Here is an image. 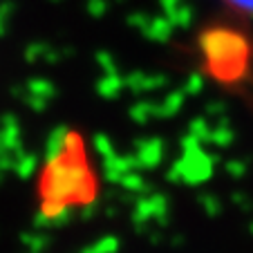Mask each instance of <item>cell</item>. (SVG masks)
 I'll return each instance as SVG.
<instances>
[{"label": "cell", "instance_id": "3957f363", "mask_svg": "<svg viewBox=\"0 0 253 253\" xmlns=\"http://www.w3.org/2000/svg\"><path fill=\"white\" fill-rule=\"evenodd\" d=\"M222 5L242 20H253V0H222Z\"/></svg>", "mask_w": 253, "mask_h": 253}, {"label": "cell", "instance_id": "6da1fadb", "mask_svg": "<svg viewBox=\"0 0 253 253\" xmlns=\"http://www.w3.org/2000/svg\"><path fill=\"white\" fill-rule=\"evenodd\" d=\"M197 65L213 83L229 92L253 96V39L231 20H215L195 36Z\"/></svg>", "mask_w": 253, "mask_h": 253}, {"label": "cell", "instance_id": "7a4b0ae2", "mask_svg": "<svg viewBox=\"0 0 253 253\" xmlns=\"http://www.w3.org/2000/svg\"><path fill=\"white\" fill-rule=\"evenodd\" d=\"M41 211L47 217L85 206L96 197V177L87 159L85 141L79 132H67L47 159L39 184Z\"/></svg>", "mask_w": 253, "mask_h": 253}]
</instances>
